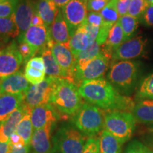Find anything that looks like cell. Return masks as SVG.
<instances>
[{
	"mask_svg": "<svg viewBox=\"0 0 153 153\" xmlns=\"http://www.w3.org/2000/svg\"><path fill=\"white\" fill-rule=\"evenodd\" d=\"M78 91L82 98L89 104L106 111H133L135 102L127 96L122 95L104 78L83 82Z\"/></svg>",
	"mask_w": 153,
	"mask_h": 153,
	"instance_id": "1",
	"label": "cell"
},
{
	"mask_svg": "<svg viewBox=\"0 0 153 153\" xmlns=\"http://www.w3.org/2000/svg\"><path fill=\"white\" fill-rule=\"evenodd\" d=\"M50 104L65 116H72L79 109L84 102L78 87L65 79H57L51 95Z\"/></svg>",
	"mask_w": 153,
	"mask_h": 153,
	"instance_id": "2",
	"label": "cell"
},
{
	"mask_svg": "<svg viewBox=\"0 0 153 153\" xmlns=\"http://www.w3.org/2000/svg\"><path fill=\"white\" fill-rule=\"evenodd\" d=\"M140 63L137 61H118L111 65L107 80L120 94H130L138 78Z\"/></svg>",
	"mask_w": 153,
	"mask_h": 153,
	"instance_id": "3",
	"label": "cell"
},
{
	"mask_svg": "<svg viewBox=\"0 0 153 153\" xmlns=\"http://www.w3.org/2000/svg\"><path fill=\"white\" fill-rule=\"evenodd\" d=\"M71 123L87 138L95 137L104 128V113L98 107L85 102L71 116Z\"/></svg>",
	"mask_w": 153,
	"mask_h": 153,
	"instance_id": "4",
	"label": "cell"
},
{
	"mask_svg": "<svg viewBox=\"0 0 153 153\" xmlns=\"http://www.w3.org/2000/svg\"><path fill=\"white\" fill-rule=\"evenodd\" d=\"M87 139L72 123H63L53 136L51 153H82Z\"/></svg>",
	"mask_w": 153,
	"mask_h": 153,
	"instance_id": "5",
	"label": "cell"
},
{
	"mask_svg": "<svg viewBox=\"0 0 153 153\" xmlns=\"http://www.w3.org/2000/svg\"><path fill=\"white\" fill-rule=\"evenodd\" d=\"M135 120L132 113L120 111H107L104 113V130L112 134L123 145L133 135Z\"/></svg>",
	"mask_w": 153,
	"mask_h": 153,
	"instance_id": "6",
	"label": "cell"
},
{
	"mask_svg": "<svg viewBox=\"0 0 153 153\" xmlns=\"http://www.w3.org/2000/svg\"><path fill=\"white\" fill-rule=\"evenodd\" d=\"M111 57L101 48L100 53L88 62L85 68L74 72V85L79 87L85 81L103 78L111 62Z\"/></svg>",
	"mask_w": 153,
	"mask_h": 153,
	"instance_id": "7",
	"label": "cell"
},
{
	"mask_svg": "<svg viewBox=\"0 0 153 153\" xmlns=\"http://www.w3.org/2000/svg\"><path fill=\"white\" fill-rule=\"evenodd\" d=\"M57 79L47 76L37 85H31L24 94V103L33 109L36 106L50 103Z\"/></svg>",
	"mask_w": 153,
	"mask_h": 153,
	"instance_id": "8",
	"label": "cell"
},
{
	"mask_svg": "<svg viewBox=\"0 0 153 153\" xmlns=\"http://www.w3.org/2000/svg\"><path fill=\"white\" fill-rule=\"evenodd\" d=\"M23 62L16 42L11 41L0 50V79L19 72Z\"/></svg>",
	"mask_w": 153,
	"mask_h": 153,
	"instance_id": "9",
	"label": "cell"
},
{
	"mask_svg": "<svg viewBox=\"0 0 153 153\" xmlns=\"http://www.w3.org/2000/svg\"><path fill=\"white\" fill-rule=\"evenodd\" d=\"M147 43L148 39L143 36L125 41L113 52L111 65L118 61L131 60L142 56L146 51Z\"/></svg>",
	"mask_w": 153,
	"mask_h": 153,
	"instance_id": "10",
	"label": "cell"
},
{
	"mask_svg": "<svg viewBox=\"0 0 153 153\" xmlns=\"http://www.w3.org/2000/svg\"><path fill=\"white\" fill-rule=\"evenodd\" d=\"M87 0H70L62 8V12L68 24L71 36L76 30L87 22Z\"/></svg>",
	"mask_w": 153,
	"mask_h": 153,
	"instance_id": "11",
	"label": "cell"
},
{
	"mask_svg": "<svg viewBox=\"0 0 153 153\" xmlns=\"http://www.w3.org/2000/svg\"><path fill=\"white\" fill-rule=\"evenodd\" d=\"M51 51L55 60L62 70L65 79L74 84V76L76 60L68 43H55Z\"/></svg>",
	"mask_w": 153,
	"mask_h": 153,
	"instance_id": "12",
	"label": "cell"
},
{
	"mask_svg": "<svg viewBox=\"0 0 153 153\" xmlns=\"http://www.w3.org/2000/svg\"><path fill=\"white\" fill-rule=\"evenodd\" d=\"M24 41L33 49L34 53H41L47 47L48 32L45 26H30L22 36H19L18 41Z\"/></svg>",
	"mask_w": 153,
	"mask_h": 153,
	"instance_id": "13",
	"label": "cell"
},
{
	"mask_svg": "<svg viewBox=\"0 0 153 153\" xmlns=\"http://www.w3.org/2000/svg\"><path fill=\"white\" fill-rule=\"evenodd\" d=\"M60 118L61 114L50 104L36 106L30 112V119L34 130L42 128L50 123H56Z\"/></svg>",
	"mask_w": 153,
	"mask_h": 153,
	"instance_id": "14",
	"label": "cell"
},
{
	"mask_svg": "<svg viewBox=\"0 0 153 153\" xmlns=\"http://www.w3.org/2000/svg\"><path fill=\"white\" fill-rule=\"evenodd\" d=\"M35 4L31 0H19L14 13L15 22L21 36L30 27L31 21L35 14Z\"/></svg>",
	"mask_w": 153,
	"mask_h": 153,
	"instance_id": "15",
	"label": "cell"
},
{
	"mask_svg": "<svg viewBox=\"0 0 153 153\" xmlns=\"http://www.w3.org/2000/svg\"><path fill=\"white\" fill-rule=\"evenodd\" d=\"M55 124L50 123L33 131L30 145L36 153H51L53 149L52 134Z\"/></svg>",
	"mask_w": 153,
	"mask_h": 153,
	"instance_id": "16",
	"label": "cell"
},
{
	"mask_svg": "<svg viewBox=\"0 0 153 153\" xmlns=\"http://www.w3.org/2000/svg\"><path fill=\"white\" fill-rule=\"evenodd\" d=\"M30 83L21 71L0 79V94H25L30 87Z\"/></svg>",
	"mask_w": 153,
	"mask_h": 153,
	"instance_id": "17",
	"label": "cell"
},
{
	"mask_svg": "<svg viewBox=\"0 0 153 153\" xmlns=\"http://www.w3.org/2000/svg\"><path fill=\"white\" fill-rule=\"evenodd\" d=\"M30 108L23 104L10 115V116L2 123H0V143H8L9 137L16 131L19 122ZM31 109V108H30Z\"/></svg>",
	"mask_w": 153,
	"mask_h": 153,
	"instance_id": "18",
	"label": "cell"
},
{
	"mask_svg": "<svg viewBox=\"0 0 153 153\" xmlns=\"http://www.w3.org/2000/svg\"><path fill=\"white\" fill-rule=\"evenodd\" d=\"M49 37L56 43H68L71 35L68 24L63 16L62 10H60L56 18L48 29Z\"/></svg>",
	"mask_w": 153,
	"mask_h": 153,
	"instance_id": "19",
	"label": "cell"
},
{
	"mask_svg": "<svg viewBox=\"0 0 153 153\" xmlns=\"http://www.w3.org/2000/svg\"><path fill=\"white\" fill-rule=\"evenodd\" d=\"M24 101V94H0V123L7 120Z\"/></svg>",
	"mask_w": 153,
	"mask_h": 153,
	"instance_id": "20",
	"label": "cell"
},
{
	"mask_svg": "<svg viewBox=\"0 0 153 153\" xmlns=\"http://www.w3.org/2000/svg\"><path fill=\"white\" fill-rule=\"evenodd\" d=\"M35 11L43 19L45 27L48 29L58 14L60 9L51 0H38Z\"/></svg>",
	"mask_w": 153,
	"mask_h": 153,
	"instance_id": "21",
	"label": "cell"
},
{
	"mask_svg": "<svg viewBox=\"0 0 153 153\" xmlns=\"http://www.w3.org/2000/svg\"><path fill=\"white\" fill-rule=\"evenodd\" d=\"M85 23L79 26L72 34L68 43L69 47L74 55L85 51L90 45L89 36L86 30Z\"/></svg>",
	"mask_w": 153,
	"mask_h": 153,
	"instance_id": "22",
	"label": "cell"
},
{
	"mask_svg": "<svg viewBox=\"0 0 153 153\" xmlns=\"http://www.w3.org/2000/svg\"><path fill=\"white\" fill-rule=\"evenodd\" d=\"M132 114L138 122L153 123V100L141 99L135 104Z\"/></svg>",
	"mask_w": 153,
	"mask_h": 153,
	"instance_id": "23",
	"label": "cell"
},
{
	"mask_svg": "<svg viewBox=\"0 0 153 153\" xmlns=\"http://www.w3.org/2000/svg\"><path fill=\"white\" fill-rule=\"evenodd\" d=\"M123 42V32L120 23L118 21L111 28L106 43L102 45V49L112 56L113 52Z\"/></svg>",
	"mask_w": 153,
	"mask_h": 153,
	"instance_id": "24",
	"label": "cell"
},
{
	"mask_svg": "<svg viewBox=\"0 0 153 153\" xmlns=\"http://www.w3.org/2000/svg\"><path fill=\"white\" fill-rule=\"evenodd\" d=\"M41 55L45 62V73L48 76L57 79H65L62 70L55 60L51 49L48 47L45 48L41 51Z\"/></svg>",
	"mask_w": 153,
	"mask_h": 153,
	"instance_id": "25",
	"label": "cell"
},
{
	"mask_svg": "<svg viewBox=\"0 0 153 153\" xmlns=\"http://www.w3.org/2000/svg\"><path fill=\"white\" fill-rule=\"evenodd\" d=\"M122 144L112 134L106 130L99 137V153H120Z\"/></svg>",
	"mask_w": 153,
	"mask_h": 153,
	"instance_id": "26",
	"label": "cell"
},
{
	"mask_svg": "<svg viewBox=\"0 0 153 153\" xmlns=\"http://www.w3.org/2000/svg\"><path fill=\"white\" fill-rule=\"evenodd\" d=\"M101 45H99L97 41H95L89 45V47L85 51L74 55L76 60L75 72L85 68L88 62L97 57L101 51Z\"/></svg>",
	"mask_w": 153,
	"mask_h": 153,
	"instance_id": "27",
	"label": "cell"
},
{
	"mask_svg": "<svg viewBox=\"0 0 153 153\" xmlns=\"http://www.w3.org/2000/svg\"><path fill=\"white\" fill-rule=\"evenodd\" d=\"M32 109H28L19 122L16 133L22 137L26 145H30L32 135L33 134V126L30 119V112Z\"/></svg>",
	"mask_w": 153,
	"mask_h": 153,
	"instance_id": "28",
	"label": "cell"
},
{
	"mask_svg": "<svg viewBox=\"0 0 153 153\" xmlns=\"http://www.w3.org/2000/svg\"><path fill=\"white\" fill-rule=\"evenodd\" d=\"M139 21L138 19L135 18L129 14L120 16L118 19V22L120 23L123 32L124 42L133 38L135 33H136L137 28H138Z\"/></svg>",
	"mask_w": 153,
	"mask_h": 153,
	"instance_id": "29",
	"label": "cell"
},
{
	"mask_svg": "<svg viewBox=\"0 0 153 153\" xmlns=\"http://www.w3.org/2000/svg\"><path fill=\"white\" fill-rule=\"evenodd\" d=\"M117 0H111L109 3L100 11L103 19V24L111 28L120 18L117 9Z\"/></svg>",
	"mask_w": 153,
	"mask_h": 153,
	"instance_id": "30",
	"label": "cell"
},
{
	"mask_svg": "<svg viewBox=\"0 0 153 153\" xmlns=\"http://www.w3.org/2000/svg\"><path fill=\"white\" fill-rule=\"evenodd\" d=\"M0 35L12 38L19 37V31L14 14L7 18H0Z\"/></svg>",
	"mask_w": 153,
	"mask_h": 153,
	"instance_id": "31",
	"label": "cell"
},
{
	"mask_svg": "<svg viewBox=\"0 0 153 153\" xmlns=\"http://www.w3.org/2000/svg\"><path fill=\"white\" fill-rule=\"evenodd\" d=\"M136 97L139 99L153 100V73L143 80L137 90Z\"/></svg>",
	"mask_w": 153,
	"mask_h": 153,
	"instance_id": "32",
	"label": "cell"
},
{
	"mask_svg": "<svg viewBox=\"0 0 153 153\" xmlns=\"http://www.w3.org/2000/svg\"><path fill=\"white\" fill-rule=\"evenodd\" d=\"M24 74L26 80L31 85H37L45 79L46 73L37 69L25 65Z\"/></svg>",
	"mask_w": 153,
	"mask_h": 153,
	"instance_id": "33",
	"label": "cell"
},
{
	"mask_svg": "<svg viewBox=\"0 0 153 153\" xmlns=\"http://www.w3.org/2000/svg\"><path fill=\"white\" fill-rule=\"evenodd\" d=\"M148 6L149 4L147 2L146 0H132L128 14L140 20Z\"/></svg>",
	"mask_w": 153,
	"mask_h": 153,
	"instance_id": "34",
	"label": "cell"
},
{
	"mask_svg": "<svg viewBox=\"0 0 153 153\" xmlns=\"http://www.w3.org/2000/svg\"><path fill=\"white\" fill-rule=\"evenodd\" d=\"M19 0H7L0 3V18H7L14 14Z\"/></svg>",
	"mask_w": 153,
	"mask_h": 153,
	"instance_id": "35",
	"label": "cell"
},
{
	"mask_svg": "<svg viewBox=\"0 0 153 153\" xmlns=\"http://www.w3.org/2000/svg\"><path fill=\"white\" fill-rule=\"evenodd\" d=\"M124 153H153V152L140 141L133 140L126 147Z\"/></svg>",
	"mask_w": 153,
	"mask_h": 153,
	"instance_id": "36",
	"label": "cell"
},
{
	"mask_svg": "<svg viewBox=\"0 0 153 153\" xmlns=\"http://www.w3.org/2000/svg\"><path fill=\"white\" fill-rule=\"evenodd\" d=\"M18 49L21 55L23 57L24 63H26V62H28L30 58L35 56V53H34L33 49L24 41H19Z\"/></svg>",
	"mask_w": 153,
	"mask_h": 153,
	"instance_id": "37",
	"label": "cell"
},
{
	"mask_svg": "<svg viewBox=\"0 0 153 153\" xmlns=\"http://www.w3.org/2000/svg\"><path fill=\"white\" fill-rule=\"evenodd\" d=\"M110 1L111 0H87V9L89 12H100Z\"/></svg>",
	"mask_w": 153,
	"mask_h": 153,
	"instance_id": "38",
	"label": "cell"
},
{
	"mask_svg": "<svg viewBox=\"0 0 153 153\" xmlns=\"http://www.w3.org/2000/svg\"><path fill=\"white\" fill-rule=\"evenodd\" d=\"M82 153H99V137H89Z\"/></svg>",
	"mask_w": 153,
	"mask_h": 153,
	"instance_id": "39",
	"label": "cell"
},
{
	"mask_svg": "<svg viewBox=\"0 0 153 153\" xmlns=\"http://www.w3.org/2000/svg\"><path fill=\"white\" fill-rule=\"evenodd\" d=\"M140 20L147 27H153V4H149Z\"/></svg>",
	"mask_w": 153,
	"mask_h": 153,
	"instance_id": "40",
	"label": "cell"
},
{
	"mask_svg": "<svg viewBox=\"0 0 153 153\" xmlns=\"http://www.w3.org/2000/svg\"><path fill=\"white\" fill-rule=\"evenodd\" d=\"M26 66L30 67L40 71L45 72V62L42 57H33L30 58L27 62L26 63Z\"/></svg>",
	"mask_w": 153,
	"mask_h": 153,
	"instance_id": "41",
	"label": "cell"
},
{
	"mask_svg": "<svg viewBox=\"0 0 153 153\" xmlns=\"http://www.w3.org/2000/svg\"><path fill=\"white\" fill-rule=\"evenodd\" d=\"M87 22L91 26L96 27H101L103 24V19L100 12L90 11L87 15Z\"/></svg>",
	"mask_w": 153,
	"mask_h": 153,
	"instance_id": "42",
	"label": "cell"
},
{
	"mask_svg": "<svg viewBox=\"0 0 153 153\" xmlns=\"http://www.w3.org/2000/svg\"><path fill=\"white\" fill-rule=\"evenodd\" d=\"M132 0H117V9L120 17L128 14Z\"/></svg>",
	"mask_w": 153,
	"mask_h": 153,
	"instance_id": "43",
	"label": "cell"
},
{
	"mask_svg": "<svg viewBox=\"0 0 153 153\" xmlns=\"http://www.w3.org/2000/svg\"><path fill=\"white\" fill-rule=\"evenodd\" d=\"M85 27L87 32V35L89 36V41H90L91 45V43H93L94 42H95L96 40H97L100 27H96V26H91V25L88 24L87 22L85 23Z\"/></svg>",
	"mask_w": 153,
	"mask_h": 153,
	"instance_id": "44",
	"label": "cell"
},
{
	"mask_svg": "<svg viewBox=\"0 0 153 153\" xmlns=\"http://www.w3.org/2000/svg\"><path fill=\"white\" fill-rule=\"evenodd\" d=\"M9 142L11 145V147H12V148H22L23 147L26 145L22 137L19 136L16 132L13 133L9 137Z\"/></svg>",
	"mask_w": 153,
	"mask_h": 153,
	"instance_id": "45",
	"label": "cell"
},
{
	"mask_svg": "<svg viewBox=\"0 0 153 153\" xmlns=\"http://www.w3.org/2000/svg\"><path fill=\"white\" fill-rule=\"evenodd\" d=\"M45 26V24H44L43 19H41V17L37 13L35 12V14L33 15V19H32L30 26Z\"/></svg>",
	"mask_w": 153,
	"mask_h": 153,
	"instance_id": "46",
	"label": "cell"
},
{
	"mask_svg": "<svg viewBox=\"0 0 153 153\" xmlns=\"http://www.w3.org/2000/svg\"><path fill=\"white\" fill-rule=\"evenodd\" d=\"M11 145L9 142L8 143H0V153H10Z\"/></svg>",
	"mask_w": 153,
	"mask_h": 153,
	"instance_id": "47",
	"label": "cell"
},
{
	"mask_svg": "<svg viewBox=\"0 0 153 153\" xmlns=\"http://www.w3.org/2000/svg\"><path fill=\"white\" fill-rule=\"evenodd\" d=\"M30 151V145H25L22 148H11V153H28Z\"/></svg>",
	"mask_w": 153,
	"mask_h": 153,
	"instance_id": "48",
	"label": "cell"
},
{
	"mask_svg": "<svg viewBox=\"0 0 153 153\" xmlns=\"http://www.w3.org/2000/svg\"><path fill=\"white\" fill-rule=\"evenodd\" d=\"M58 8H63L70 0H51Z\"/></svg>",
	"mask_w": 153,
	"mask_h": 153,
	"instance_id": "49",
	"label": "cell"
},
{
	"mask_svg": "<svg viewBox=\"0 0 153 153\" xmlns=\"http://www.w3.org/2000/svg\"><path fill=\"white\" fill-rule=\"evenodd\" d=\"M149 131H150L151 133L153 134V126H151L150 128H149Z\"/></svg>",
	"mask_w": 153,
	"mask_h": 153,
	"instance_id": "50",
	"label": "cell"
},
{
	"mask_svg": "<svg viewBox=\"0 0 153 153\" xmlns=\"http://www.w3.org/2000/svg\"><path fill=\"white\" fill-rule=\"evenodd\" d=\"M146 1L149 4H153V0H146Z\"/></svg>",
	"mask_w": 153,
	"mask_h": 153,
	"instance_id": "51",
	"label": "cell"
},
{
	"mask_svg": "<svg viewBox=\"0 0 153 153\" xmlns=\"http://www.w3.org/2000/svg\"><path fill=\"white\" fill-rule=\"evenodd\" d=\"M7 1V0H0V3L3 2V1Z\"/></svg>",
	"mask_w": 153,
	"mask_h": 153,
	"instance_id": "52",
	"label": "cell"
},
{
	"mask_svg": "<svg viewBox=\"0 0 153 153\" xmlns=\"http://www.w3.org/2000/svg\"><path fill=\"white\" fill-rule=\"evenodd\" d=\"M10 153H11V152H10Z\"/></svg>",
	"mask_w": 153,
	"mask_h": 153,
	"instance_id": "53",
	"label": "cell"
}]
</instances>
